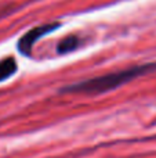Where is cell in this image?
Masks as SVG:
<instances>
[{
  "instance_id": "cell-1",
  "label": "cell",
  "mask_w": 156,
  "mask_h": 158,
  "mask_svg": "<svg viewBox=\"0 0 156 158\" xmlns=\"http://www.w3.org/2000/svg\"><path fill=\"white\" fill-rule=\"evenodd\" d=\"M156 69V63L142 64V65H135L129 69L118 72H111V74L97 77L88 81H83L79 83H73L69 86L62 87L61 92L64 93H84V94H98V93L109 92L112 89L122 86L127 82L133 81L134 78L141 77L144 74H148Z\"/></svg>"
},
{
  "instance_id": "cell-2",
  "label": "cell",
  "mask_w": 156,
  "mask_h": 158,
  "mask_svg": "<svg viewBox=\"0 0 156 158\" xmlns=\"http://www.w3.org/2000/svg\"><path fill=\"white\" fill-rule=\"evenodd\" d=\"M58 27H60V24L53 22V24L39 25V27H35V28H32L30 31H28V32L18 40L19 53H22V54H25V56H29L30 50H32V47L35 46L36 42H37L39 39L43 38L44 35H47V33L53 32L54 29H57Z\"/></svg>"
},
{
  "instance_id": "cell-3",
  "label": "cell",
  "mask_w": 156,
  "mask_h": 158,
  "mask_svg": "<svg viewBox=\"0 0 156 158\" xmlns=\"http://www.w3.org/2000/svg\"><path fill=\"white\" fill-rule=\"evenodd\" d=\"M17 71V61L13 57H7L0 61V82L13 77Z\"/></svg>"
},
{
  "instance_id": "cell-4",
  "label": "cell",
  "mask_w": 156,
  "mask_h": 158,
  "mask_svg": "<svg viewBox=\"0 0 156 158\" xmlns=\"http://www.w3.org/2000/svg\"><path fill=\"white\" fill-rule=\"evenodd\" d=\"M79 46V39L76 36H68L64 40L60 42L58 44V53L60 54H66L69 52H73L76 47Z\"/></svg>"
}]
</instances>
